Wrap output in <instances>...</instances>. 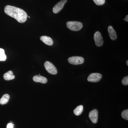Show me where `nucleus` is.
I'll use <instances>...</instances> for the list:
<instances>
[{"label": "nucleus", "mask_w": 128, "mask_h": 128, "mask_svg": "<svg viewBox=\"0 0 128 128\" xmlns=\"http://www.w3.org/2000/svg\"><path fill=\"white\" fill-rule=\"evenodd\" d=\"M4 12L6 14L15 18L19 23H24L26 21L27 14L23 9L8 5L5 7Z\"/></svg>", "instance_id": "obj_1"}, {"label": "nucleus", "mask_w": 128, "mask_h": 128, "mask_svg": "<svg viewBox=\"0 0 128 128\" xmlns=\"http://www.w3.org/2000/svg\"><path fill=\"white\" fill-rule=\"evenodd\" d=\"M66 25L69 29L73 31H78L80 30L83 27L82 22L76 21H70L66 22Z\"/></svg>", "instance_id": "obj_2"}, {"label": "nucleus", "mask_w": 128, "mask_h": 128, "mask_svg": "<svg viewBox=\"0 0 128 128\" xmlns=\"http://www.w3.org/2000/svg\"><path fill=\"white\" fill-rule=\"evenodd\" d=\"M44 66L48 73L53 75H55L57 74V68L51 62L49 61H46L44 64Z\"/></svg>", "instance_id": "obj_3"}, {"label": "nucleus", "mask_w": 128, "mask_h": 128, "mask_svg": "<svg viewBox=\"0 0 128 128\" xmlns=\"http://www.w3.org/2000/svg\"><path fill=\"white\" fill-rule=\"evenodd\" d=\"M68 62L70 64L73 65L81 64L84 63V60L82 57L80 56H73L70 57L68 59Z\"/></svg>", "instance_id": "obj_4"}, {"label": "nucleus", "mask_w": 128, "mask_h": 128, "mask_svg": "<svg viewBox=\"0 0 128 128\" xmlns=\"http://www.w3.org/2000/svg\"><path fill=\"white\" fill-rule=\"evenodd\" d=\"M94 38L96 45L98 47H100L103 45L104 40L101 33L98 31L96 32L94 34Z\"/></svg>", "instance_id": "obj_5"}, {"label": "nucleus", "mask_w": 128, "mask_h": 128, "mask_svg": "<svg viewBox=\"0 0 128 128\" xmlns=\"http://www.w3.org/2000/svg\"><path fill=\"white\" fill-rule=\"evenodd\" d=\"M102 76L100 73H92L88 76L87 80L90 82H98L102 79Z\"/></svg>", "instance_id": "obj_6"}, {"label": "nucleus", "mask_w": 128, "mask_h": 128, "mask_svg": "<svg viewBox=\"0 0 128 128\" xmlns=\"http://www.w3.org/2000/svg\"><path fill=\"white\" fill-rule=\"evenodd\" d=\"M67 2V0H61L54 6L53 9L54 13L57 14L59 12L64 8V5Z\"/></svg>", "instance_id": "obj_7"}, {"label": "nucleus", "mask_w": 128, "mask_h": 128, "mask_svg": "<svg viewBox=\"0 0 128 128\" xmlns=\"http://www.w3.org/2000/svg\"><path fill=\"white\" fill-rule=\"evenodd\" d=\"M89 118L93 123H96L98 119V110L94 109L90 111L89 113Z\"/></svg>", "instance_id": "obj_8"}, {"label": "nucleus", "mask_w": 128, "mask_h": 128, "mask_svg": "<svg viewBox=\"0 0 128 128\" xmlns=\"http://www.w3.org/2000/svg\"><path fill=\"white\" fill-rule=\"evenodd\" d=\"M108 32L109 36L112 40H114L117 39L116 33L112 26H108Z\"/></svg>", "instance_id": "obj_9"}, {"label": "nucleus", "mask_w": 128, "mask_h": 128, "mask_svg": "<svg viewBox=\"0 0 128 128\" xmlns=\"http://www.w3.org/2000/svg\"><path fill=\"white\" fill-rule=\"evenodd\" d=\"M41 41L49 46H52L54 44V42L50 37L46 36H41L40 38Z\"/></svg>", "instance_id": "obj_10"}, {"label": "nucleus", "mask_w": 128, "mask_h": 128, "mask_svg": "<svg viewBox=\"0 0 128 128\" xmlns=\"http://www.w3.org/2000/svg\"><path fill=\"white\" fill-rule=\"evenodd\" d=\"M33 80L36 82H41L42 84H45L48 82L47 78L43 76L36 75L34 76L33 78Z\"/></svg>", "instance_id": "obj_11"}, {"label": "nucleus", "mask_w": 128, "mask_h": 128, "mask_svg": "<svg viewBox=\"0 0 128 128\" xmlns=\"http://www.w3.org/2000/svg\"><path fill=\"white\" fill-rule=\"evenodd\" d=\"M3 78L5 80H9L14 79L15 78V76L14 75L12 71L9 70L4 74Z\"/></svg>", "instance_id": "obj_12"}, {"label": "nucleus", "mask_w": 128, "mask_h": 128, "mask_svg": "<svg viewBox=\"0 0 128 128\" xmlns=\"http://www.w3.org/2000/svg\"><path fill=\"white\" fill-rule=\"evenodd\" d=\"M10 98V96L8 94H5L2 96V98L0 99V104L4 105L7 104L9 102Z\"/></svg>", "instance_id": "obj_13"}, {"label": "nucleus", "mask_w": 128, "mask_h": 128, "mask_svg": "<svg viewBox=\"0 0 128 128\" xmlns=\"http://www.w3.org/2000/svg\"><path fill=\"white\" fill-rule=\"evenodd\" d=\"M83 106L82 105H80L76 108L74 110V113L76 116H79L81 114L83 111Z\"/></svg>", "instance_id": "obj_14"}, {"label": "nucleus", "mask_w": 128, "mask_h": 128, "mask_svg": "<svg viewBox=\"0 0 128 128\" xmlns=\"http://www.w3.org/2000/svg\"><path fill=\"white\" fill-rule=\"evenodd\" d=\"M6 59V56L5 54V51L3 49L0 48V61H5Z\"/></svg>", "instance_id": "obj_15"}, {"label": "nucleus", "mask_w": 128, "mask_h": 128, "mask_svg": "<svg viewBox=\"0 0 128 128\" xmlns=\"http://www.w3.org/2000/svg\"><path fill=\"white\" fill-rule=\"evenodd\" d=\"M121 116L124 119L128 120V110H124L121 114Z\"/></svg>", "instance_id": "obj_16"}, {"label": "nucleus", "mask_w": 128, "mask_h": 128, "mask_svg": "<svg viewBox=\"0 0 128 128\" xmlns=\"http://www.w3.org/2000/svg\"><path fill=\"white\" fill-rule=\"evenodd\" d=\"M95 4L98 6H102L105 4V0H93Z\"/></svg>", "instance_id": "obj_17"}, {"label": "nucleus", "mask_w": 128, "mask_h": 128, "mask_svg": "<svg viewBox=\"0 0 128 128\" xmlns=\"http://www.w3.org/2000/svg\"><path fill=\"white\" fill-rule=\"evenodd\" d=\"M122 83L123 84L124 86H127L128 85V76H125L123 78L122 80Z\"/></svg>", "instance_id": "obj_18"}, {"label": "nucleus", "mask_w": 128, "mask_h": 128, "mask_svg": "<svg viewBox=\"0 0 128 128\" xmlns=\"http://www.w3.org/2000/svg\"><path fill=\"white\" fill-rule=\"evenodd\" d=\"M14 124L12 123H9L8 124L6 128H13Z\"/></svg>", "instance_id": "obj_19"}, {"label": "nucleus", "mask_w": 128, "mask_h": 128, "mask_svg": "<svg viewBox=\"0 0 128 128\" xmlns=\"http://www.w3.org/2000/svg\"><path fill=\"white\" fill-rule=\"evenodd\" d=\"M124 21H126V22H128V15H127V16H126V17H125V18H124Z\"/></svg>", "instance_id": "obj_20"}, {"label": "nucleus", "mask_w": 128, "mask_h": 128, "mask_svg": "<svg viewBox=\"0 0 128 128\" xmlns=\"http://www.w3.org/2000/svg\"><path fill=\"white\" fill-rule=\"evenodd\" d=\"M126 64H127V65H128V60H127V61H126Z\"/></svg>", "instance_id": "obj_21"}]
</instances>
